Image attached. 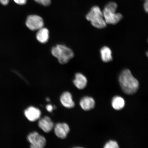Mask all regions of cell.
I'll return each mask as SVG.
<instances>
[{
	"label": "cell",
	"instance_id": "7",
	"mask_svg": "<svg viewBox=\"0 0 148 148\" xmlns=\"http://www.w3.org/2000/svg\"><path fill=\"white\" fill-rule=\"evenodd\" d=\"M25 116L29 121L34 122L40 119L41 116V111L38 108L30 106L25 110Z\"/></svg>",
	"mask_w": 148,
	"mask_h": 148
},
{
	"label": "cell",
	"instance_id": "23",
	"mask_svg": "<svg viewBox=\"0 0 148 148\" xmlns=\"http://www.w3.org/2000/svg\"><path fill=\"white\" fill-rule=\"evenodd\" d=\"M144 1H146V0H144Z\"/></svg>",
	"mask_w": 148,
	"mask_h": 148
},
{
	"label": "cell",
	"instance_id": "4",
	"mask_svg": "<svg viewBox=\"0 0 148 148\" xmlns=\"http://www.w3.org/2000/svg\"><path fill=\"white\" fill-rule=\"evenodd\" d=\"M116 10L104 7L102 11L103 18L107 24L115 25L123 19V16L120 13L116 12Z\"/></svg>",
	"mask_w": 148,
	"mask_h": 148
},
{
	"label": "cell",
	"instance_id": "1",
	"mask_svg": "<svg viewBox=\"0 0 148 148\" xmlns=\"http://www.w3.org/2000/svg\"><path fill=\"white\" fill-rule=\"evenodd\" d=\"M119 81L123 91L128 95L136 93L139 86L138 81L129 69H125L121 72L119 77Z\"/></svg>",
	"mask_w": 148,
	"mask_h": 148
},
{
	"label": "cell",
	"instance_id": "21",
	"mask_svg": "<svg viewBox=\"0 0 148 148\" xmlns=\"http://www.w3.org/2000/svg\"><path fill=\"white\" fill-rule=\"evenodd\" d=\"M10 0H0V3L3 5H8Z\"/></svg>",
	"mask_w": 148,
	"mask_h": 148
},
{
	"label": "cell",
	"instance_id": "8",
	"mask_svg": "<svg viewBox=\"0 0 148 148\" xmlns=\"http://www.w3.org/2000/svg\"><path fill=\"white\" fill-rule=\"evenodd\" d=\"M70 130L69 125L65 123H57L54 127L55 134L57 137L61 139L65 138Z\"/></svg>",
	"mask_w": 148,
	"mask_h": 148
},
{
	"label": "cell",
	"instance_id": "6",
	"mask_svg": "<svg viewBox=\"0 0 148 148\" xmlns=\"http://www.w3.org/2000/svg\"><path fill=\"white\" fill-rule=\"evenodd\" d=\"M28 141L32 148H43L46 143V138L36 131L29 134L27 136Z\"/></svg>",
	"mask_w": 148,
	"mask_h": 148
},
{
	"label": "cell",
	"instance_id": "2",
	"mask_svg": "<svg viewBox=\"0 0 148 148\" xmlns=\"http://www.w3.org/2000/svg\"><path fill=\"white\" fill-rule=\"evenodd\" d=\"M51 53L62 64L67 63L74 56L72 49L63 44H57L53 46L51 50Z\"/></svg>",
	"mask_w": 148,
	"mask_h": 148
},
{
	"label": "cell",
	"instance_id": "20",
	"mask_svg": "<svg viewBox=\"0 0 148 148\" xmlns=\"http://www.w3.org/2000/svg\"><path fill=\"white\" fill-rule=\"evenodd\" d=\"M53 107L51 104L47 105L46 107V110L49 112H51L53 110Z\"/></svg>",
	"mask_w": 148,
	"mask_h": 148
},
{
	"label": "cell",
	"instance_id": "19",
	"mask_svg": "<svg viewBox=\"0 0 148 148\" xmlns=\"http://www.w3.org/2000/svg\"><path fill=\"white\" fill-rule=\"evenodd\" d=\"M145 2L144 4V8L145 12H148V0L145 1Z\"/></svg>",
	"mask_w": 148,
	"mask_h": 148
},
{
	"label": "cell",
	"instance_id": "13",
	"mask_svg": "<svg viewBox=\"0 0 148 148\" xmlns=\"http://www.w3.org/2000/svg\"><path fill=\"white\" fill-rule=\"evenodd\" d=\"M81 108L85 111H88L93 109L95 105V101L91 97H83L80 101Z\"/></svg>",
	"mask_w": 148,
	"mask_h": 148
},
{
	"label": "cell",
	"instance_id": "10",
	"mask_svg": "<svg viewBox=\"0 0 148 148\" xmlns=\"http://www.w3.org/2000/svg\"><path fill=\"white\" fill-rule=\"evenodd\" d=\"M38 41L42 44H45L49 41V32L47 28L42 27L37 31L36 35Z\"/></svg>",
	"mask_w": 148,
	"mask_h": 148
},
{
	"label": "cell",
	"instance_id": "14",
	"mask_svg": "<svg viewBox=\"0 0 148 148\" xmlns=\"http://www.w3.org/2000/svg\"><path fill=\"white\" fill-rule=\"evenodd\" d=\"M101 60L104 62H109L112 60V52L108 46H103L100 50Z\"/></svg>",
	"mask_w": 148,
	"mask_h": 148
},
{
	"label": "cell",
	"instance_id": "15",
	"mask_svg": "<svg viewBox=\"0 0 148 148\" xmlns=\"http://www.w3.org/2000/svg\"><path fill=\"white\" fill-rule=\"evenodd\" d=\"M112 106L114 110H120L123 109L125 105V101L123 98L119 96L114 97L112 99Z\"/></svg>",
	"mask_w": 148,
	"mask_h": 148
},
{
	"label": "cell",
	"instance_id": "16",
	"mask_svg": "<svg viewBox=\"0 0 148 148\" xmlns=\"http://www.w3.org/2000/svg\"><path fill=\"white\" fill-rule=\"evenodd\" d=\"M119 145L116 141L114 140H110L105 144V148H118Z\"/></svg>",
	"mask_w": 148,
	"mask_h": 148
},
{
	"label": "cell",
	"instance_id": "18",
	"mask_svg": "<svg viewBox=\"0 0 148 148\" xmlns=\"http://www.w3.org/2000/svg\"><path fill=\"white\" fill-rule=\"evenodd\" d=\"M16 4L20 5H23L27 3V0H14Z\"/></svg>",
	"mask_w": 148,
	"mask_h": 148
},
{
	"label": "cell",
	"instance_id": "5",
	"mask_svg": "<svg viewBox=\"0 0 148 148\" xmlns=\"http://www.w3.org/2000/svg\"><path fill=\"white\" fill-rule=\"evenodd\" d=\"M44 23L43 18L36 14H31L27 16L25 21V25L29 30L37 31L44 27Z\"/></svg>",
	"mask_w": 148,
	"mask_h": 148
},
{
	"label": "cell",
	"instance_id": "12",
	"mask_svg": "<svg viewBox=\"0 0 148 148\" xmlns=\"http://www.w3.org/2000/svg\"><path fill=\"white\" fill-rule=\"evenodd\" d=\"M87 82V79L82 74L78 73L75 74L73 83L79 89L82 90L86 88Z\"/></svg>",
	"mask_w": 148,
	"mask_h": 148
},
{
	"label": "cell",
	"instance_id": "11",
	"mask_svg": "<svg viewBox=\"0 0 148 148\" xmlns=\"http://www.w3.org/2000/svg\"><path fill=\"white\" fill-rule=\"evenodd\" d=\"M61 103L66 108H71L75 106V103L73 101L71 94L68 92H63L60 97Z\"/></svg>",
	"mask_w": 148,
	"mask_h": 148
},
{
	"label": "cell",
	"instance_id": "17",
	"mask_svg": "<svg viewBox=\"0 0 148 148\" xmlns=\"http://www.w3.org/2000/svg\"><path fill=\"white\" fill-rule=\"evenodd\" d=\"M36 3L44 6L48 7L51 4V0H34Z\"/></svg>",
	"mask_w": 148,
	"mask_h": 148
},
{
	"label": "cell",
	"instance_id": "22",
	"mask_svg": "<svg viewBox=\"0 0 148 148\" xmlns=\"http://www.w3.org/2000/svg\"><path fill=\"white\" fill-rule=\"evenodd\" d=\"M46 100H47V101H50V100L49 99H48V98H47V99H46Z\"/></svg>",
	"mask_w": 148,
	"mask_h": 148
},
{
	"label": "cell",
	"instance_id": "9",
	"mask_svg": "<svg viewBox=\"0 0 148 148\" xmlns=\"http://www.w3.org/2000/svg\"><path fill=\"white\" fill-rule=\"evenodd\" d=\"M39 127L44 132H50L54 127V123L49 116H45L39 120Z\"/></svg>",
	"mask_w": 148,
	"mask_h": 148
},
{
	"label": "cell",
	"instance_id": "3",
	"mask_svg": "<svg viewBox=\"0 0 148 148\" xmlns=\"http://www.w3.org/2000/svg\"><path fill=\"white\" fill-rule=\"evenodd\" d=\"M86 18L96 28L102 29L107 26V24L103 18L102 11L97 5L92 7L86 15Z\"/></svg>",
	"mask_w": 148,
	"mask_h": 148
}]
</instances>
